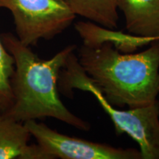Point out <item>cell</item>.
<instances>
[{
	"label": "cell",
	"instance_id": "obj_2",
	"mask_svg": "<svg viewBox=\"0 0 159 159\" xmlns=\"http://www.w3.org/2000/svg\"><path fill=\"white\" fill-rule=\"evenodd\" d=\"M150 45L122 54L109 41L83 43L77 57L111 105L136 108L154 102L159 92V40Z\"/></svg>",
	"mask_w": 159,
	"mask_h": 159
},
{
	"label": "cell",
	"instance_id": "obj_4",
	"mask_svg": "<svg viewBox=\"0 0 159 159\" xmlns=\"http://www.w3.org/2000/svg\"><path fill=\"white\" fill-rule=\"evenodd\" d=\"M116 5L124 15L128 33L85 21L79 28L83 42L109 41L121 52L132 53L159 39V0H116Z\"/></svg>",
	"mask_w": 159,
	"mask_h": 159
},
{
	"label": "cell",
	"instance_id": "obj_6",
	"mask_svg": "<svg viewBox=\"0 0 159 159\" xmlns=\"http://www.w3.org/2000/svg\"><path fill=\"white\" fill-rule=\"evenodd\" d=\"M24 124L51 159H142L140 151L136 149L117 148L69 136L36 120Z\"/></svg>",
	"mask_w": 159,
	"mask_h": 159
},
{
	"label": "cell",
	"instance_id": "obj_9",
	"mask_svg": "<svg viewBox=\"0 0 159 159\" xmlns=\"http://www.w3.org/2000/svg\"><path fill=\"white\" fill-rule=\"evenodd\" d=\"M14 69L13 57L0 38V112L7 111L13 103L11 80Z\"/></svg>",
	"mask_w": 159,
	"mask_h": 159
},
{
	"label": "cell",
	"instance_id": "obj_5",
	"mask_svg": "<svg viewBox=\"0 0 159 159\" xmlns=\"http://www.w3.org/2000/svg\"><path fill=\"white\" fill-rule=\"evenodd\" d=\"M0 7L11 12L16 37L30 47L54 39L77 16L66 0H0Z\"/></svg>",
	"mask_w": 159,
	"mask_h": 159
},
{
	"label": "cell",
	"instance_id": "obj_8",
	"mask_svg": "<svg viewBox=\"0 0 159 159\" xmlns=\"http://www.w3.org/2000/svg\"><path fill=\"white\" fill-rule=\"evenodd\" d=\"M76 16L105 28L114 30L118 25L116 0H66Z\"/></svg>",
	"mask_w": 159,
	"mask_h": 159
},
{
	"label": "cell",
	"instance_id": "obj_1",
	"mask_svg": "<svg viewBox=\"0 0 159 159\" xmlns=\"http://www.w3.org/2000/svg\"><path fill=\"white\" fill-rule=\"evenodd\" d=\"M13 57L15 69L11 80L13 103L4 114L19 122L52 117L81 130H90L88 122L77 116L61 101L59 75L76 45H69L49 60L40 58L30 47L12 33L0 35Z\"/></svg>",
	"mask_w": 159,
	"mask_h": 159
},
{
	"label": "cell",
	"instance_id": "obj_7",
	"mask_svg": "<svg viewBox=\"0 0 159 159\" xmlns=\"http://www.w3.org/2000/svg\"><path fill=\"white\" fill-rule=\"evenodd\" d=\"M30 136L24 123L0 112V159H51L39 144H28Z\"/></svg>",
	"mask_w": 159,
	"mask_h": 159
},
{
	"label": "cell",
	"instance_id": "obj_10",
	"mask_svg": "<svg viewBox=\"0 0 159 159\" xmlns=\"http://www.w3.org/2000/svg\"><path fill=\"white\" fill-rule=\"evenodd\" d=\"M158 40H159V39H158Z\"/></svg>",
	"mask_w": 159,
	"mask_h": 159
},
{
	"label": "cell",
	"instance_id": "obj_3",
	"mask_svg": "<svg viewBox=\"0 0 159 159\" xmlns=\"http://www.w3.org/2000/svg\"><path fill=\"white\" fill-rule=\"evenodd\" d=\"M60 92L69 97L72 90L89 91L110 117L116 134H128L139 145L142 159H159V102L119 110L111 105L80 64L75 52L69 55L59 75Z\"/></svg>",
	"mask_w": 159,
	"mask_h": 159
}]
</instances>
